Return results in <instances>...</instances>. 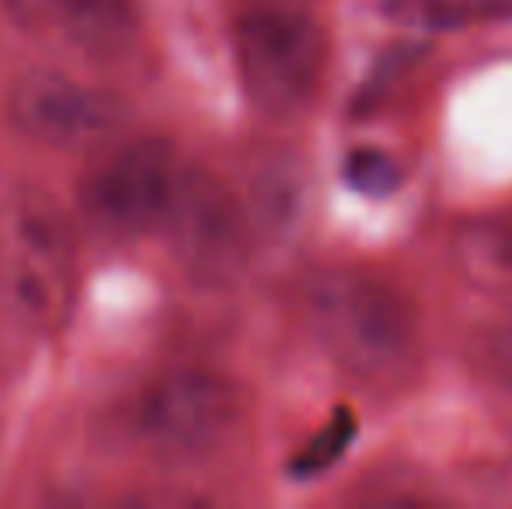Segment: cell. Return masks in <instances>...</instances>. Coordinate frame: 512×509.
I'll return each mask as SVG.
<instances>
[{
  "label": "cell",
  "instance_id": "cell-1",
  "mask_svg": "<svg viewBox=\"0 0 512 509\" xmlns=\"http://www.w3.org/2000/svg\"><path fill=\"white\" fill-rule=\"evenodd\" d=\"M77 297V245L60 206L39 189L0 199V307L28 332H56Z\"/></svg>",
  "mask_w": 512,
  "mask_h": 509
},
{
  "label": "cell",
  "instance_id": "cell-2",
  "mask_svg": "<svg viewBox=\"0 0 512 509\" xmlns=\"http://www.w3.org/2000/svg\"><path fill=\"white\" fill-rule=\"evenodd\" d=\"M307 321L324 353L363 381L405 374L415 356V311L408 297L370 272H321L307 286Z\"/></svg>",
  "mask_w": 512,
  "mask_h": 509
},
{
  "label": "cell",
  "instance_id": "cell-3",
  "mask_svg": "<svg viewBox=\"0 0 512 509\" xmlns=\"http://www.w3.org/2000/svg\"><path fill=\"white\" fill-rule=\"evenodd\" d=\"M234 56L244 95L265 116H297L324 77V32L293 0H255L234 25Z\"/></svg>",
  "mask_w": 512,
  "mask_h": 509
},
{
  "label": "cell",
  "instance_id": "cell-4",
  "mask_svg": "<svg viewBox=\"0 0 512 509\" xmlns=\"http://www.w3.org/2000/svg\"><path fill=\"white\" fill-rule=\"evenodd\" d=\"M241 422V391L213 370H168L136 401V433L164 461H199Z\"/></svg>",
  "mask_w": 512,
  "mask_h": 509
},
{
  "label": "cell",
  "instance_id": "cell-5",
  "mask_svg": "<svg viewBox=\"0 0 512 509\" xmlns=\"http://www.w3.org/2000/svg\"><path fill=\"white\" fill-rule=\"evenodd\" d=\"M164 231L178 262L203 286H230L244 272L255 245L244 199L209 171L182 168Z\"/></svg>",
  "mask_w": 512,
  "mask_h": 509
},
{
  "label": "cell",
  "instance_id": "cell-6",
  "mask_svg": "<svg viewBox=\"0 0 512 509\" xmlns=\"http://www.w3.org/2000/svg\"><path fill=\"white\" fill-rule=\"evenodd\" d=\"M126 105L63 70H25L7 88V119L21 136L56 150H84L126 126Z\"/></svg>",
  "mask_w": 512,
  "mask_h": 509
},
{
  "label": "cell",
  "instance_id": "cell-7",
  "mask_svg": "<svg viewBox=\"0 0 512 509\" xmlns=\"http://www.w3.org/2000/svg\"><path fill=\"white\" fill-rule=\"evenodd\" d=\"M182 164L161 140L112 150L84 182V210L108 234H147L168 217Z\"/></svg>",
  "mask_w": 512,
  "mask_h": 509
},
{
  "label": "cell",
  "instance_id": "cell-8",
  "mask_svg": "<svg viewBox=\"0 0 512 509\" xmlns=\"http://www.w3.org/2000/svg\"><path fill=\"white\" fill-rule=\"evenodd\" d=\"M304 168L293 161L290 154H276L255 171L251 178V192L244 199V210L251 220V234L255 241H283L297 231L300 217H304Z\"/></svg>",
  "mask_w": 512,
  "mask_h": 509
},
{
  "label": "cell",
  "instance_id": "cell-9",
  "mask_svg": "<svg viewBox=\"0 0 512 509\" xmlns=\"http://www.w3.org/2000/svg\"><path fill=\"white\" fill-rule=\"evenodd\" d=\"M453 265L478 290L512 293V217H485L460 227Z\"/></svg>",
  "mask_w": 512,
  "mask_h": 509
},
{
  "label": "cell",
  "instance_id": "cell-10",
  "mask_svg": "<svg viewBox=\"0 0 512 509\" xmlns=\"http://www.w3.org/2000/svg\"><path fill=\"white\" fill-rule=\"evenodd\" d=\"M25 25H60L81 42H115L126 32V0H4Z\"/></svg>",
  "mask_w": 512,
  "mask_h": 509
},
{
  "label": "cell",
  "instance_id": "cell-11",
  "mask_svg": "<svg viewBox=\"0 0 512 509\" xmlns=\"http://www.w3.org/2000/svg\"><path fill=\"white\" fill-rule=\"evenodd\" d=\"M401 164L380 147H356L345 157V182L366 199H387L401 189Z\"/></svg>",
  "mask_w": 512,
  "mask_h": 509
},
{
  "label": "cell",
  "instance_id": "cell-12",
  "mask_svg": "<svg viewBox=\"0 0 512 509\" xmlns=\"http://www.w3.org/2000/svg\"><path fill=\"white\" fill-rule=\"evenodd\" d=\"M352 436H356V415H352L349 408H338V412L331 415L328 426H324L321 433H317L314 440H310L307 447L297 454V461H293V475L314 478V475H321V471H328L331 464L345 454V447L352 443Z\"/></svg>",
  "mask_w": 512,
  "mask_h": 509
},
{
  "label": "cell",
  "instance_id": "cell-13",
  "mask_svg": "<svg viewBox=\"0 0 512 509\" xmlns=\"http://www.w3.org/2000/svg\"><path fill=\"white\" fill-rule=\"evenodd\" d=\"M387 14L401 25L429 28V32H443L464 21V11L446 0H387Z\"/></svg>",
  "mask_w": 512,
  "mask_h": 509
},
{
  "label": "cell",
  "instance_id": "cell-14",
  "mask_svg": "<svg viewBox=\"0 0 512 509\" xmlns=\"http://www.w3.org/2000/svg\"><path fill=\"white\" fill-rule=\"evenodd\" d=\"M478 349H481V360H485L488 374L512 391V318L488 328V332L481 335Z\"/></svg>",
  "mask_w": 512,
  "mask_h": 509
}]
</instances>
